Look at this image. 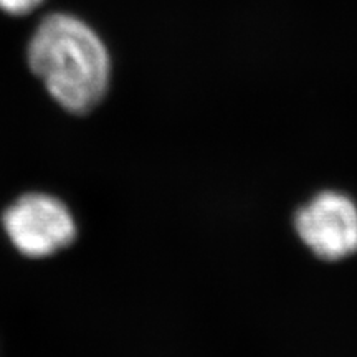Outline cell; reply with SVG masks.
I'll return each mask as SVG.
<instances>
[{"label":"cell","instance_id":"obj_1","mask_svg":"<svg viewBox=\"0 0 357 357\" xmlns=\"http://www.w3.org/2000/svg\"><path fill=\"white\" fill-rule=\"evenodd\" d=\"M29 65L53 100L71 114H86L106 96L111 60L105 43L77 17H45L29 43Z\"/></svg>","mask_w":357,"mask_h":357},{"label":"cell","instance_id":"obj_2","mask_svg":"<svg viewBox=\"0 0 357 357\" xmlns=\"http://www.w3.org/2000/svg\"><path fill=\"white\" fill-rule=\"evenodd\" d=\"M291 229L310 255L326 265L357 257V200L337 187L316 190L294 208Z\"/></svg>","mask_w":357,"mask_h":357},{"label":"cell","instance_id":"obj_4","mask_svg":"<svg viewBox=\"0 0 357 357\" xmlns=\"http://www.w3.org/2000/svg\"><path fill=\"white\" fill-rule=\"evenodd\" d=\"M43 0H0V10L10 15H25L37 8Z\"/></svg>","mask_w":357,"mask_h":357},{"label":"cell","instance_id":"obj_3","mask_svg":"<svg viewBox=\"0 0 357 357\" xmlns=\"http://www.w3.org/2000/svg\"><path fill=\"white\" fill-rule=\"evenodd\" d=\"M2 227L17 252L37 260L68 248L78 235L68 205L45 192H29L13 200L3 211Z\"/></svg>","mask_w":357,"mask_h":357}]
</instances>
